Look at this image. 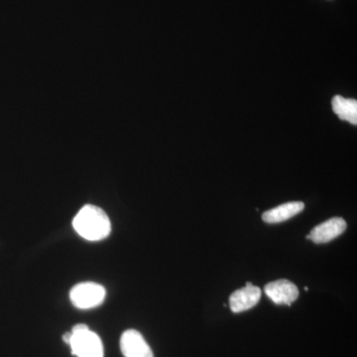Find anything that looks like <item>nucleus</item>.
Instances as JSON below:
<instances>
[{"label":"nucleus","instance_id":"nucleus-1","mask_svg":"<svg viewBox=\"0 0 357 357\" xmlns=\"http://www.w3.org/2000/svg\"><path fill=\"white\" fill-rule=\"evenodd\" d=\"M73 227L79 236L89 241L107 238L112 230L105 211L93 204H86L79 210L73 220Z\"/></svg>","mask_w":357,"mask_h":357},{"label":"nucleus","instance_id":"nucleus-2","mask_svg":"<svg viewBox=\"0 0 357 357\" xmlns=\"http://www.w3.org/2000/svg\"><path fill=\"white\" fill-rule=\"evenodd\" d=\"M70 347L77 357H103L102 340L88 326H75L70 332Z\"/></svg>","mask_w":357,"mask_h":357},{"label":"nucleus","instance_id":"nucleus-3","mask_svg":"<svg viewBox=\"0 0 357 357\" xmlns=\"http://www.w3.org/2000/svg\"><path fill=\"white\" fill-rule=\"evenodd\" d=\"M107 291L95 282H83L77 284L70 291V300L77 309H93L102 304Z\"/></svg>","mask_w":357,"mask_h":357},{"label":"nucleus","instance_id":"nucleus-4","mask_svg":"<svg viewBox=\"0 0 357 357\" xmlns=\"http://www.w3.org/2000/svg\"><path fill=\"white\" fill-rule=\"evenodd\" d=\"M347 227L344 218H333L312 229L307 239H311L312 243L317 244L328 243L342 236Z\"/></svg>","mask_w":357,"mask_h":357},{"label":"nucleus","instance_id":"nucleus-5","mask_svg":"<svg viewBox=\"0 0 357 357\" xmlns=\"http://www.w3.org/2000/svg\"><path fill=\"white\" fill-rule=\"evenodd\" d=\"M264 291L272 302L277 305L290 306L299 297L297 286L286 279H280L267 284Z\"/></svg>","mask_w":357,"mask_h":357},{"label":"nucleus","instance_id":"nucleus-6","mask_svg":"<svg viewBox=\"0 0 357 357\" xmlns=\"http://www.w3.org/2000/svg\"><path fill=\"white\" fill-rule=\"evenodd\" d=\"M121 349L126 357H154L146 340L135 330L126 331L122 333Z\"/></svg>","mask_w":357,"mask_h":357},{"label":"nucleus","instance_id":"nucleus-7","mask_svg":"<svg viewBox=\"0 0 357 357\" xmlns=\"http://www.w3.org/2000/svg\"><path fill=\"white\" fill-rule=\"evenodd\" d=\"M261 298V290L250 282L244 288L239 289L230 295V310L234 312H241L252 309Z\"/></svg>","mask_w":357,"mask_h":357},{"label":"nucleus","instance_id":"nucleus-8","mask_svg":"<svg viewBox=\"0 0 357 357\" xmlns=\"http://www.w3.org/2000/svg\"><path fill=\"white\" fill-rule=\"evenodd\" d=\"M304 208L305 204L303 202H291L265 211L262 215V220L267 223L283 222L295 217Z\"/></svg>","mask_w":357,"mask_h":357},{"label":"nucleus","instance_id":"nucleus-9","mask_svg":"<svg viewBox=\"0 0 357 357\" xmlns=\"http://www.w3.org/2000/svg\"><path fill=\"white\" fill-rule=\"evenodd\" d=\"M332 107L333 112L342 121H349V123L357 124V102L351 98H345L342 96H335L333 98Z\"/></svg>","mask_w":357,"mask_h":357},{"label":"nucleus","instance_id":"nucleus-10","mask_svg":"<svg viewBox=\"0 0 357 357\" xmlns=\"http://www.w3.org/2000/svg\"><path fill=\"white\" fill-rule=\"evenodd\" d=\"M70 333H65L64 335H63V340L66 342V344H69L70 340Z\"/></svg>","mask_w":357,"mask_h":357}]
</instances>
